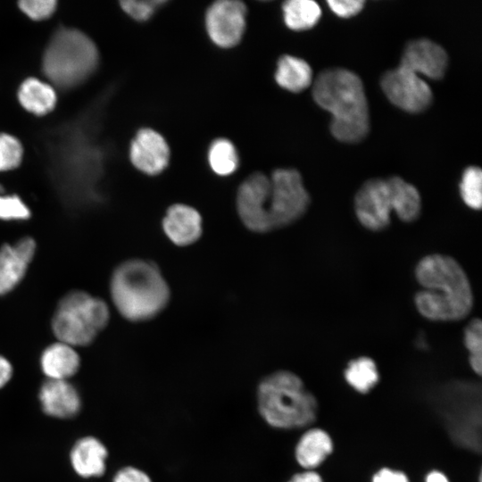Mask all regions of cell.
<instances>
[{"label":"cell","mask_w":482,"mask_h":482,"mask_svg":"<svg viewBox=\"0 0 482 482\" xmlns=\"http://www.w3.org/2000/svg\"><path fill=\"white\" fill-rule=\"evenodd\" d=\"M422 289L414 296L418 312L434 321L465 318L473 306V293L467 274L453 257L441 253L424 256L415 268Z\"/></svg>","instance_id":"cell-1"},{"label":"cell","mask_w":482,"mask_h":482,"mask_svg":"<svg viewBox=\"0 0 482 482\" xmlns=\"http://www.w3.org/2000/svg\"><path fill=\"white\" fill-rule=\"evenodd\" d=\"M315 102L331 116L333 136L346 143L363 139L370 129L369 107L361 79L353 71L332 68L316 78Z\"/></svg>","instance_id":"cell-2"},{"label":"cell","mask_w":482,"mask_h":482,"mask_svg":"<svg viewBox=\"0 0 482 482\" xmlns=\"http://www.w3.org/2000/svg\"><path fill=\"white\" fill-rule=\"evenodd\" d=\"M110 295L124 319L140 322L152 320L163 311L170 301V291L155 263L129 259L113 270Z\"/></svg>","instance_id":"cell-3"},{"label":"cell","mask_w":482,"mask_h":482,"mask_svg":"<svg viewBox=\"0 0 482 482\" xmlns=\"http://www.w3.org/2000/svg\"><path fill=\"white\" fill-rule=\"evenodd\" d=\"M257 408L263 420L270 427L293 429L314 423L319 404L298 375L281 370L260 381L257 386Z\"/></svg>","instance_id":"cell-4"},{"label":"cell","mask_w":482,"mask_h":482,"mask_svg":"<svg viewBox=\"0 0 482 482\" xmlns=\"http://www.w3.org/2000/svg\"><path fill=\"white\" fill-rule=\"evenodd\" d=\"M99 60L95 42L84 32L61 28L50 38L42 57V70L53 86L71 88L87 79Z\"/></svg>","instance_id":"cell-5"},{"label":"cell","mask_w":482,"mask_h":482,"mask_svg":"<svg viewBox=\"0 0 482 482\" xmlns=\"http://www.w3.org/2000/svg\"><path fill=\"white\" fill-rule=\"evenodd\" d=\"M110 320L108 304L87 292L67 293L58 303L52 330L58 341L73 347L91 344Z\"/></svg>","instance_id":"cell-6"},{"label":"cell","mask_w":482,"mask_h":482,"mask_svg":"<svg viewBox=\"0 0 482 482\" xmlns=\"http://www.w3.org/2000/svg\"><path fill=\"white\" fill-rule=\"evenodd\" d=\"M311 198L295 169L275 170L270 178L269 211L273 229L291 225L309 208Z\"/></svg>","instance_id":"cell-7"},{"label":"cell","mask_w":482,"mask_h":482,"mask_svg":"<svg viewBox=\"0 0 482 482\" xmlns=\"http://www.w3.org/2000/svg\"><path fill=\"white\" fill-rule=\"evenodd\" d=\"M396 194L394 177L371 179L357 191L354 211L359 222L367 229L380 231L390 224L391 212H395Z\"/></svg>","instance_id":"cell-8"},{"label":"cell","mask_w":482,"mask_h":482,"mask_svg":"<svg viewBox=\"0 0 482 482\" xmlns=\"http://www.w3.org/2000/svg\"><path fill=\"white\" fill-rule=\"evenodd\" d=\"M270 178L262 172L248 176L239 186L236 208L244 226L254 233L273 230L269 211Z\"/></svg>","instance_id":"cell-9"},{"label":"cell","mask_w":482,"mask_h":482,"mask_svg":"<svg viewBox=\"0 0 482 482\" xmlns=\"http://www.w3.org/2000/svg\"><path fill=\"white\" fill-rule=\"evenodd\" d=\"M381 87L391 103L409 112H422L432 101L427 82L400 65L383 75Z\"/></svg>","instance_id":"cell-10"},{"label":"cell","mask_w":482,"mask_h":482,"mask_svg":"<svg viewBox=\"0 0 482 482\" xmlns=\"http://www.w3.org/2000/svg\"><path fill=\"white\" fill-rule=\"evenodd\" d=\"M246 7L237 0H220L207 10L205 26L212 41L220 47L237 45L245 29Z\"/></svg>","instance_id":"cell-11"},{"label":"cell","mask_w":482,"mask_h":482,"mask_svg":"<svg viewBox=\"0 0 482 482\" xmlns=\"http://www.w3.org/2000/svg\"><path fill=\"white\" fill-rule=\"evenodd\" d=\"M129 159L139 171L154 176L167 168L170 147L160 133L144 128L137 131L130 143Z\"/></svg>","instance_id":"cell-12"},{"label":"cell","mask_w":482,"mask_h":482,"mask_svg":"<svg viewBox=\"0 0 482 482\" xmlns=\"http://www.w3.org/2000/svg\"><path fill=\"white\" fill-rule=\"evenodd\" d=\"M448 62L445 49L435 42L420 38L411 41L405 47L400 66L429 79H441Z\"/></svg>","instance_id":"cell-13"},{"label":"cell","mask_w":482,"mask_h":482,"mask_svg":"<svg viewBox=\"0 0 482 482\" xmlns=\"http://www.w3.org/2000/svg\"><path fill=\"white\" fill-rule=\"evenodd\" d=\"M36 252V242L22 237L0 248V295L15 288L23 279Z\"/></svg>","instance_id":"cell-14"},{"label":"cell","mask_w":482,"mask_h":482,"mask_svg":"<svg viewBox=\"0 0 482 482\" xmlns=\"http://www.w3.org/2000/svg\"><path fill=\"white\" fill-rule=\"evenodd\" d=\"M168 239L178 246L195 243L203 233V219L199 212L185 204L170 205L162 220Z\"/></svg>","instance_id":"cell-15"},{"label":"cell","mask_w":482,"mask_h":482,"mask_svg":"<svg viewBox=\"0 0 482 482\" xmlns=\"http://www.w3.org/2000/svg\"><path fill=\"white\" fill-rule=\"evenodd\" d=\"M39 401L43 411L57 419L72 418L81 408L79 394L69 380L47 379L40 387Z\"/></svg>","instance_id":"cell-16"},{"label":"cell","mask_w":482,"mask_h":482,"mask_svg":"<svg viewBox=\"0 0 482 482\" xmlns=\"http://www.w3.org/2000/svg\"><path fill=\"white\" fill-rule=\"evenodd\" d=\"M107 457L105 445L96 437L89 436L79 439L70 453L74 471L86 478L102 476L105 472Z\"/></svg>","instance_id":"cell-17"},{"label":"cell","mask_w":482,"mask_h":482,"mask_svg":"<svg viewBox=\"0 0 482 482\" xmlns=\"http://www.w3.org/2000/svg\"><path fill=\"white\" fill-rule=\"evenodd\" d=\"M334 451L330 435L320 428L306 430L298 439L295 448V458L305 470H314L322 465Z\"/></svg>","instance_id":"cell-18"},{"label":"cell","mask_w":482,"mask_h":482,"mask_svg":"<svg viewBox=\"0 0 482 482\" xmlns=\"http://www.w3.org/2000/svg\"><path fill=\"white\" fill-rule=\"evenodd\" d=\"M80 366L75 347L57 341L48 345L40 357V367L47 379L69 380Z\"/></svg>","instance_id":"cell-19"},{"label":"cell","mask_w":482,"mask_h":482,"mask_svg":"<svg viewBox=\"0 0 482 482\" xmlns=\"http://www.w3.org/2000/svg\"><path fill=\"white\" fill-rule=\"evenodd\" d=\"M17 97L23 109L37 116L51 112L57 102L54 87L36 77H29L20 84Z\"/></svg>","instance_id":"cell-20"},{"label":"cell","mask_w":482,"mask_h":482,"mask_svg":"<svg viewBox=\"0 0 482 482\" xmlns=\"http://www.w3.org/2000/svg\"><path fill=\"white\" fill-rule=\"evenodd\" d=\"M275 79L281 87L298 93L312 83V71L304 60L283 55L278 62Z\"/></svg>","instance_id":"cell-21"},{"label":"cell","mask_w":482,"mask_h":482,"mask_svg":"<svg viewBox=\"0 0 482 482\" xmlns=\"http://www.w3.org/2000/svg\"><path fill=\"white\" fill-rule=\"evenodd\" d=\"M346 384L359 394H368L379 381L376 362L370 357L351 360L344 370Z\"/></svg>","instance_id":"cell-22"},{"label":"cell","mask_w":482,"mask_h":482,"mask_svg":"<svg viewBox=\"0 0 482 482\" xmlns=\"http://www.w3.org/2000/svg\"><path fill=\"white\" fill-rule=\"evenodd\" d=\"M284 21L293 30L312 28L321 15L319 4L312 0H289L283 4Z\"/></svg>","instance_id":"cell-23"},{"label":"cell","mask_w":482,"mask_h":482,"mask_svg":"<svg viewBox=\"0 0 482 482\" xmlns=\"http://www.w3.org/2000/svg\"><path fill=\"white\" fill-rule=\"evenodd\" d=\"M208 162L212 171L219 176L234 173L239 163L234 144L227 138L214 140L208 150Z\"/></svg>","instance_id":"cell-24"},{"label":"cell","mask_w":482,"mask_h":482,"mask_svg":"<svg viewBox=\"0 0 482 482\" xmlns=\"http://www.w3.org/2000/svg\"><path fill=\"white\" fill-rule=\"evenodd\" d=\"M463 202L471 209L479 210L482 204V172L475 166L467 168L460 184Z\"/></svg>","instance_id":"cell-25"},{"label":"cell","mask_w":482,"mask_h":482,"mask_svg":"<svg viewBox=\"0 0 482 482\" xmlns=\"http://www.w3.org/2000/svg\"><path fill=\"white\" fill-rule=\"evenodd\" d=\"M463 341L469 352V363L478 376L482 371V325L479 319L472 320L464 329Z\"/></svg>","instance_id":"cell-26"},{"label":"cell","mask_w":482,"mask_h":482,"mask_svg":"<svg viewBox=\"0 0 482 482\" xmlns=\"http://www.w3.org/2000/svg\"><path fill=\"white\" fill-rule=\"evenodd\" d=\"M24 149L15 136L0 132V171H10L20 166Z\"/></svg>","instance_id":"cell-27"},{"label":"cell","mask_w":482,"mask_h":482,"mask_svg":"<svg viewBox=\"0 0 482 482\" xmlns=\"http://www.w3.org/2000/svg\"><path fill=\"white\" fill-rule=\"evenodd\" d=\"M31 212L28 205L17 195H0V220H26Z\"/></svg>","instance_id":"cell-28"},{"label":"cell","mask_w":482,"mask_h":482,"mask_svg":"<svg viewBox=\"0 0 482 482\" xmlns=\"http://www.w3.org/2000/svg\"><path fill=\"white\" fill-rule=\"evenodd\" d=\"M20 10L33 21L49 18L55 11V0H21L18 2Z\"/></svg>","instance_id":"cell-29"},{"label":"cell","mask_w":482,"mask_h":482,"mask_svg":"<svg viewBox=\"0 0 482 482\" xmlns=\"http://www.w3.org/2000/svg\"><path fill=\"white\" fill-rule=\"evenodd\" d=\"M164 1H137L124 0L120 3L121 9L137 21L149 20L155 10L163 4Z\"/></svg>","instance_id":"cell-30"},{"label":"cell","mask_w":482,"mask_h":482,"mask_svg":"<svg viewBox=\"0 0 482 482\" xmlns=\"http://www.w3.org/2000/svg\"><path fill=\"white\" fill-rule=\"evenodd\" d=\"M328 4L338 16L348 18L357 14L363 7L362 0H329Z\"/></svg>","instance_id":"cell-31"},{"label":"cell","mask_w":482,"mask_h":482,"mask_svg":"<svg viewBox=\"0 0 482 482\" xmlns=\"http://www.w3.org/2000/svg\"><path fill=\"white\" fill-rule=\"evenodd\" d=\"M112 482H152V480L143 470L132 466H128L116 472Z\"/></svg>","instance_id":"cell-32"},{"label":"cell","mask_w":482,"mask_h":482,"mask_svg":"<svg viewBox=\"0 0 482 482\" xmlns=\"http://www.w3.org/2000/svg\"><path fill=\"white\" fill-rule=\"evenodd\" d=\"M370 482H411L403 471L390 467H381L371 477Z\"/></svg>","instance_id":"cell-33"},{"label":"cell","mask_w":482,"mask_h":482,"mask_svg":"<svg viewBox=\"0 0 482 482\" xmlns=\"http://www.w3.org/2000/svg\"><path fill=\"white\" fill-rule=\"evenodd\" d=\"M287 482H324V480L319 472L304 470L294 474Z\"/></svg>","instance_id":"cell-34"},{"label":"cell","mask_w":482,"mask_h":482,"mask_svg":"<svg viewBox=\"0 0 482 482\" xmlns=\"http://www.w3.org/2000/svg\"><path fill=\"white\" fill-rule=\"evenodd\" d=\"M12 366L4 356L0 355V388L4 387L12 378Z\"/></svg>","instance_id":"cell-35"},{"label":"cell","mask_w":482,"mask_h":482,"mask_svg":"<svg viewBox=\"0 0 482 482\" xmlns=\"http://www.w3.org/2000/svg\"><path fill=\"white\" fill-rule=\"evenodd\" d=\"M424 482H450V480L441 470H432L427 473Z\"/></svg>","instance_id":"cell-36"}]
</instances>
